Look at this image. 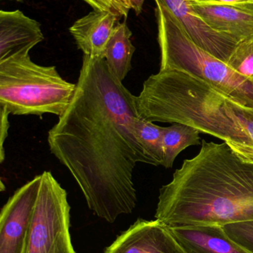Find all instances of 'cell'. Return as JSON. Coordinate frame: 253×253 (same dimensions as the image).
<instances>
[{"mask_svg": "<svg viewBox=\"0 0 253 253\" xmlns=\"http://www.w3.org/2000/svg\"><path fill=\"white\" fill-rule=\"evenodd\" d=\"M137 96L105 59L83 56L72 101L48 133L52 154L69 171L89 209L109 223L133 212V172L155 166L138 135Z\"/></svg>", "mask_w": 253, "mask_h": 253, "instance_id": "6da1fadb", "label": "cell"}, {"mask_svg": "<svg viewBox=\"0 0 253 253\" xmlns=\"http://www.w3.org/2000/svg\"><path fill=\"white\" fill-rule=\"evenodd\" d=\"M155 219L169 228L253 221V163L225 142L202 140L160 189Z\"/></svg>", "mask_w": 253, "mask_h": 253, "instance_id": "7a4b0ae2", "label": "cell"}, {"mask_svg": "<svg viewBox=\"0 0 253 253\" xmlns=\"http://www.w3.org/2000/svg\"><path fill=\"white\" fill-rule=\"evenodd\" d=\"M140 116L152 123H180L222 140L253 163V139L229 104V96L177 70L150 76L137 96Z\"/></svg>", "mask_w": 253, "mask_h": 253, "instance_id": "3957f363", "label": "cell"}, {"mask_svg": "<svg viewBox=\"0 0 253 253\" xmlns=\"http://www.w3.org/2000/svg\"><path fill=\"white\" fill-rule=\"evenodd\" d=\"M156 2L160 68L177 70L200 79L245 106L253 108V83L233 71L227 62L196 45L178 19Z\"/></svg>", "mask_w": 253, "mask_h": 253, "instance_id": "277c9868", "label": "cell"}, {"mask_svg": "<svg viewBox=\"0 0 253 253\" xmlns=\"http://www.w3.org/2000/svg\"><path fill=\"white\" fill-rule=\"evenodd\" d=\"M76 84L64 80L55 66H43L29 55L0 62V106L16 116L60 117L74 97Z\"/></svg>", "mask_w": 253, "mask_h": 253, "instance_id": "5b68a950", "label": "cell"}, {"mask_svg": "<svg viewBox=\"0 0 253 253\" xmlns=\"http://www.w3.org/2000/svg\"><path fill=\"white\" fill-rule=\"evenodd\" d=\"M22 253H76L70 234L67 193L49 171L41 173Z\"/></svg>", "mask_w": 253, "mask_h": 253, "instance_id": "8992f818", "label": "cell"}, {"mask_svg": "<svg viewBox=\"0 0 253 253\" xmlns=\"http://www.w3.org/2000/svg\"><path fill=\"white\" fill-rule=\"evenodd\" d=\"M41 174L19 187L0 214V253H22L38 196Z\"/></svg>", "mask_w": 253, "mask_h": 253, "instance_id": "52a82bcc", "label": "cell"}, {"mask_svg": "<svg viewBox=\"0 0 253 253\" xmlns=\"http://www.w3.org/2000/svg\"><path fill=\"white\" fill-rule=\"evenodd\" d=\"M178 19L192 41L220 60L227 62L239 42L211 28L192 8L188 0H154Z\"/></svg>", "mask_w": 253, "mask_h": 253, "instance_id": "ba28073f", "label": "cell"}, {"mask_svg": "<svg viewBox=\"0 0 253 253\" xmlns=\"http://www.w3.org/2000/svg\"><path fill=\"white\" fill-rule=\"evenodd\" d=\"M104 253H185L167 226L155 219H138Z\"/></svg>", "mask_w": 253, "mask_h": 253, "instance_id": "9c48e42d", "label": "cell"}, {"mask_svg": "<svg viewBox=\"0 0 253 253\" xmlns=\"http://www.w3.org/2000/svg\"><path fill=\"white\" fill-rule=\"evenodd\" d=\"M192 8L212 29L239 42L253 40V2L228 4L216 0H188Z\"/></svg>", "mask_w": 253, "mask_h": 253, "instance_id": "30bf717a", "label": "cell"}, {"mask_svg": "<svg viewBox=\"0 0 253 253\" xmlns=\"http://www.w3.org/2000/svg\"><path fill=\"white\" fill-rule=\"evenodd\" d=\"M44 40L40 22L20 10L0 11V62L29 55Z\"/></svg>", "mask_w": 253, "mask_h": 253, "instance_id": "8fae6325", "label": "cell"}, {"mask_svg": "<svg viewBox=\"0 0 253 253\" xmlns=\"http://www.w3.org/2000/svg\"><path fill=\"white\" fill-rule=\"evenodd\" d=\"M120 19L110 12L94 10L77 19L69 32L85 56L104 59L105 47Z\"/></svg>", "mask_w": 253, "mask_h": 253, "instance_id": "7c38bea8", "label": "cell"}, {"mask_svg": "<svg viewBox=\"0 0 253 253\" xmlns=\"http://www.w3.org/2000/svg\"><path fill=\"white\" fill-rule=\"evenodd\" d=\"M185 253H250L233 242L218 225L169 228Z\"/></svg>", "mask_w": 253, "mask_h": 253, "instance_id": "4fadbf2b", "label": "cell"}, {"mask_svg": "<svg viewBox=\"0 0 253 253\" xmlns=\"http://www.w3.org/2000/svg\"><path fill=\"white\" fill-rule=\"evenodd\" d=\"M132 31L126 22L119 23L105 47V59L113 75L123 83L132 69L135 47L131 41Z\"/></svg>", "mask_w": 253, "mask_h": 253, "instance_id": "5bb4252c", "label": "cell"}, {"mask_svg": "<svg viewBox=\"0 0 253 253\" xmlns=\"http://www.w3.org/2000/svg\"><path fill=\"white\" fill-rule=\"evenodd\" d=\"M200 131L180 123L162 126L163 161L162 166L172 168L180 153L190 146L202 145Z\"/></svg>", "mask_w": 253, "mask_h": 253, "instance_id": "9a60e30c", "label": "cell"}, {"mask_svg": "<svg viewBox=\"0 0 253 253\" xmlns=\"http://www.w3.org/2000/svg\"><path fill=\"white\" fill-rule=\"evenodd\" d=\"M136 129L140 141L154 160L155 166L163 165L162 126L141 117L137 122Z\"/></svg>", "mask_w": 253, "mask_h": 253, "instance_id": "2e32d148", "label": "cell"}, {"mask_svg": "<svg viewBox=\"0 0 253 253\" xmlns=\"http://www.w3.org/2000/svg\"><path fill=\"white\" fill-rule=\"evenodd\" d=\"M227 63L239 75L253 83V40L239 42Z\"/></svg>", "mask_w": 253, "mask_h": 253, "instance_id": "e0dca14e", "label": "cell"}, {"mask_svg": "<svg viewBox=\"0 0 253 253\" xmlns=\"http://www.w3.org/2000/svg\"><path fill=\"white\" fill-rule=\"evenodd\" d=\"M227 236L248 253H253V221L223 226Z\"/></svg>", "mask_w": 253, "mask_h": 253, "instance_id": "ac0fdd59", "label": "cell"}, {"mask_svg": "<svg viewBox=\"0 0 253 253\" xmlns=\"http://www.w3.org/2000/svg\"><path fill=\"white\" fill-rule=\"evenodd\" d=\"M89 4L93 10H103L126 19L130 11L129 0H82Z\"/></svg>", "mask_w": 253, "mask_h": 253, "instance_id": "d6986e66", "label": "cell"}, {"mask_svg": "<svg viewBox=\"0 0 253 253\" xmlns=\"http://www.w3.org/2000/svg\"><path fill=\"white\" fill-rule=\"evenodd\" d=\"M229 104L253 139V108L245 106L230 96H229Z\"/></svg>", "mask_w": 253, "mask_h": 253, "instance_id": "ffe728a7", "label": "cell"}, {"mask_svg": "<svg viewBox=\"0 0 253 253\" xmlns=\"http://www.w3.org/2000/svg\"><path fill=\"white\" fill-rule=\"evenodd\" d=\"M10 113L4 107L0 106V120H1V127H0V139H1V149H0V162L2 163L4 159V143L7 136L9 123L8 116Z\"/></svg>", "mask_w": 253, "mask_h": 253, "instance_id": "44dd1931", "label": "cell"}, {"mask_svg": "<svg viewBox=\"0 0 253 253\" xmlns=\"http://www.w3.org/2000/svg\"><path fill=\"white\" fill-rule=\"evenodd\" d=\"M144 2H145V0H129L131 7L135 12V14L137 16L142 13Z\"/></svg>", "mask_w": 253, "mask_h": 253, "instance_id": "7402d4cb", "label": "cell"}, {"mask_svg": "<svg viewBox=\"0 0 253 253\" xmlns=\"http://www.w3.org/2000/svg\"><path fill=\"white\" fill-rule=\"evenodd\" d=\"M221 2L228 3V4H242V3H253V0H216Z\"/></svg>", "mask_w": 253, "mask_h": 253, "instance_id": "603a6c76", "label": "cell"}, {"mask_svg": "<svg viewBox=\"0 0 253 253\" xmlns=\"http://www.w3.org/2000/svg\"><path fill=\"white\" fill-rule=\"evenodd\" d=\"M195 1H209V0H195Z\"/></svg>", "mask_w": 253, "mask_h": 253, "instance_id": "cb8c5ba5", "label": "cell"}, {"mask_svg": "<svg viewBox=\"0 0 253 253\" xmlns=\"http://www.w3.org/2000/svg\"><path fill=\"white\" fill-rule=\"evenodd\" d=\"M16 1H22V0H16Z\"/></svg>", "mask_w": 253, "mask_h": 253, "instance_id": "d4e9b609", "label": "cell"}]
</instances>
